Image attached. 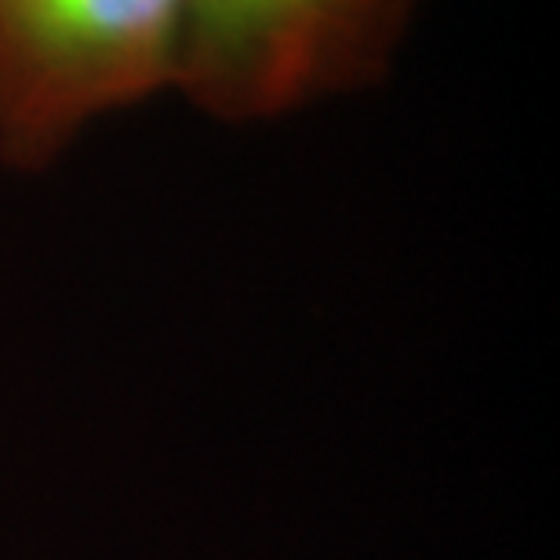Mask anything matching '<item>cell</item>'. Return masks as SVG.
Wrapping results in <instances>:
<instances>
[{"label":"cell","instance_id":"1","mask_svg":"<svg viewBox=\"0 0 560 560\" xmlns=\"http://www.w3.org/2000/svg\"><path fill=\"white\" fill-rule=\"evenodd\" d=\"M186 0H0V153L55 161L92 120L175 88Z\"/></svg>","mask_w":560,"mask_h":560},{"label":"cell","instance_id":"2","mask_svg":"<svg viewBox=\"0 0 560 560\" xmlns=\"http://www.w3.org/2000/svg\"><path fill=\"white\" fill-rule=\"evenodd\" d=\"M419 0H186L175 92L219 120H270L378 84Z\"/></svg>","mask_w":560,"mask_h":560}]
</instances>
